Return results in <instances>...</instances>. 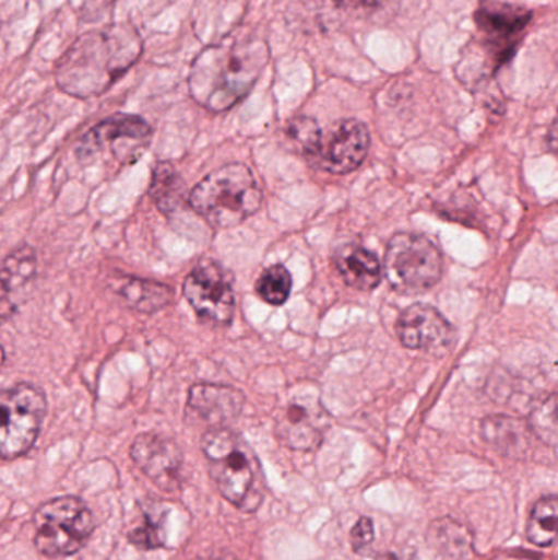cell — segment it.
Here are the masks:
<instances>
[{
    "mask_svg": "<svg viewBox=\"0 0 558 560\" xmlns=\"http://www.w3.org/2000/svg\"><path fill=\"white\" fill-rule=\"evenodd\" d=\"M245 405V395L228 385L197 384L190 388L187 418L213 428H226Z\"/></svg>",
    "mask_w": 558,
    "mask_h": 560,
    "instance_id": "15",
    "label": "cell"
},
{
    "mask_svg": "<svg viewBox=\"0 0 558 560\" xmlns=\"http://www.w3.org/2000/svg\"><path fill=\"white\" fill-rule=\"evenodd\" d=\"M531 16L530 10L503 0H484L478 5L475 22L495 65L500 66L513 55Z\"/></svg>",
    "mask_w": 558,
    "mask_h": 560,
    "instance_id": "11",
    "label": "cell"
},
{
    "mask_svg": "<svg viewBox=\"0 0 558 560\" xmlns=\"http://www.w3.org/2000/svg\"><path fill=\"white\" fill-rule=\"evenodd\" d=\"M150 197L164 215H170L182 209L186 203V183L173 164H156L153 180H151Z\"/></svg>",
    "mask_w": 558,
    "mask_h": 560,
    "instance_id": "19",
    "label": "cell"
},
{
    "mask_svg": "<svg viewBox=\"0 0 558 560\" xmlns=\"http://www.w3.org/2000/svg\"><path fill=\"white\" fill-rule=\"evenodd\" d=\"M131 459L159 489L173 492L179 487L182 453L176 441L157 433L140 434L131 444Z\"/></svg>",
    "mask_w": 558,
    "mask_h": 560,
    "instance_id": "12",
    "label": "cell"
},
{
    "mask_svg": "<svg viewBox=\"0 0 558 560\" xmlns=\"http://www.w3.org/2000/svg\"><path fill=\"white\" fill-rule=\"evenodd\" d=\"M330 427V415L321 404L320 390L313 384L288 388L275 417L278 440L295 451H313L323 443Z\"/></svg>",
    "mask_w": 558,
    "mask_h": 560,
    "instance_id": "8",
    "label": "cell"
},
{
    "mask_svg": "<svg viewBox=\"0 0 558 560\" xmlns=\"http://www.w3.org/2000/svg\"><path fill=\"white\" fill-rule=\"evenodd\" d=\"M3 361H5V352H3V348L0 346V365L3 364Z\"/></svg>",
    "mask_w": 558,
    "mask_h": 560,
    "instance_id": "29",
    "label": "cell"
},
{
    "mask_svg": "<svg viewBox=\"0 0 558 560\" xmlns=\"http://www.w3.org/2000/svg\"><path fill=\"white\" fill-rule=\"evenodd\" d=\"M530 428L510 417H490L482 423L485 440L500 453L520 459L530 451Z\"/></svg>",
    "mask_w": 558,
    "mask_h": 560,
    "instance_id": "18",
    "label": "cell"
},
{
    "mask_svg": "<svg viewBox=\"0 0 558 560\" xmlns=\"http://www.w3.org/2000/svg\"><path fill=\"white\" fill-rule=\"evenodd\" d=\"M370 148V133L359 120H343L331 131L327 148L318 158L331 174H349L363 166Z\"/></svg>",
    "mask_w": 558,
    "mask_h": 560,
    "instance_id": "14",
    "label": "cell"
},
{
    "mask_svg": "<svg viewBox=\"0 0 558 560\" xmlns=\"http://www.w3.org/2000/svg\"><path fill=\"white\" fill-rule=\"evenodd\" d=\"M183 295L203 322L215 326L231 323L235 315L233 278L213 259H203L187 276Z\"/></svg>",
    "mask_w": 558,
    "mask_h": 560,
    "instance_id": "10",
    "label": "cell"
},
{
    "mask_svg": "<svg viewBox=\"0 0 558 560\" xmlns=\"http://www.w3.org/2000/svg\"><path fill=\"white\" fill-rule=\"evenodd\" d=\"M372 541V520L360 518L357 525L354 526L353 533H351V545H353L354 551H363V549H366Z\"/></svg>",
    "mask_w": 558,
    "mask_h": 560,
    "instance_id": "28",
    "label": "cell"
},
{
    "mask_svg": "<svg viewBox=\"0 0 558 560\" xmlns=\"http://www.w3.org/2000/svg\"><path fill=\"white\" fill-rule=\"evenodd\" d=\"M36 271V256L29 246L15 249L0 266V300H10L9 293L22 289Z\"/></svg>",
    "mask_w": 558,
    "mask_h": 560,
    "instance_id": "20",
    "label": "cell"
},
{
    "mask_svg": "<svg viewBox=\"0 0 558 560\" xmlns=\"http://www.w3.org/2000/svg\"><path fill=\"white\" fill-rule=\"evenodd\" d=\"M385 275L396 292L405 295L428 292L441 280V252L426 236L399 233L387 245Z\"/></svg>",
    "mask_w": 558,
    "mask_h": 560,
    "instance_id": "6",
    "label": "cell"
},
{
    "mask_svg": "<svg viewBox=\"0 0 558 560\" xmlns=\"http://www.w3.org/2000/svg\"><path fill=\"white\" fill-rule=\"evenodd\" d=\"M262 192L254 174L241 163L226 164L203 177L189 206L213 229H235L261 209Z\"/></svg>",
    "mask_w": 558,
    "mask_h": 560,
    "instance_id": "4",
    "label": "cell"
},
{
    "mask_svg": "<svg viewBox=\"0 0 558 560\" xmlns=\"http://www.w3.org/2000/svg\"><path fill=\"white\" fill-rule=\"evenodd\" d=\"M287 137L295 150L308 158H318L323 148V133H321L317 120L304 117V115L290 120L287 127Z\"/></svg>",
    "mask_w": 558,
    "mask_h": 560,
    "instance_id": "23",
    "label": "cell"
},
{
    "mask_svg": "<svg viewBox=\"0 0 558 560\" xmlns=\"http://www.w3.org/2000/svg\"><path fill=\"white\" fill-rule=\"evenodd\" d=\"M333 261L344 282L360 292H370L382 282L383 269L379 259L357 243H346L337 248Z\"/></svg>",
    "mask_w": 558,
    "mask_h": 560,
    "instance_id": "16",
    "label": "cell"
},
{
    "mask_svg": "<svg viewBox=\"0 0 558 560\" xmlns=\"http://www.w3.org/2000/svg\"><path fill=\"white\" fill-rule=\"evenodd\" d=\"M271 58L268 43L256 36H228L203 49L192 62L189 91L213 114L229 110L249 94Z\"/></svg>",
    "mask_w": 558,
    "mask_h": 560,
    "instance_id": "2",
    "label": "cell"
},
{
    "mask_svg": "<svg viewBox=\"0 0 558 560\" xmlns=\"http://www.w3.org/2000/svg\"><path fill=\"white\" fill-rule=\"evenodd\" d=\"M557 512L558 502L557 497L554 495L544 497L534 505L530 525H527V539L533 545L543 546V548L553 545L556 539Z\"/></svg>",
    "mask_w": 558,
    "mask_h": 560,
    "instance_id": "22",
    "label": "cell"
},
{
    "mask_svg": "<svg viewBox=\"0 0 558 560\" xmlns=\"http://www.w3.org/2000/svg\"><path fill=\"white\" fill-rule=\"evenodd\" d=\"M151 133L150 124L140 115H111L81 138L75 156L81 163H92L95 156L108 150L118 161H134L143 153Z\"/></svg>",
    "mask_w": 558,
    "mask_h": 560,
    "instance_id": "9",
    "label": "cell"
},
{
    "mask_svg": "<svg viewBox=\"0 0 558 560\" xmlns=\"http://www.w3.org/2000/svg\"><path fill=\"white\" fill-rule=\"evenodd\" d=\"M108 287L121 302L136 312L154 313L173 302L174 292L166 283L154 280L117 276L108 279Z\"/></svg>",
    "mask_w": 558,
    "mask_h": 560,
    "instance_id": "17",
    "label": "cell"
},
{
    "mask_svg": "<svg viewBox=\"0 0 558 560\" xmlns=\"http://www.w3.org/2000/svg\"><path fill=\"white\" fill-rule=\"evenodd\" d=\"M130 541L136 548L153 551V549L164 546L163 525L157 520L144 516L143 523L130 533Z\"/></svg>",
    "mask_w": 558,
    "mask_h": 560,
    "instance_id": "27",
    "label": "cell"
},
{
    "mask_svg": "<svg viewBox=\"0 0 558 560\" xmlns=\"http://www.w3.org/2000/svg\"><path fill=\"white\" fill-rule=\"evenodd\" d=\"M333 2L344 12L370 22L383 23L396 15L402 0H333Z\"/></svg>",
    "mask_w": 558,
    "mask_h": 560,
    "instance_id": "25",
    "label": "cell"
},
{
    "mask_svg": "<svg viewBox=\"0 0 558 560\" xmlns=\"http://www.w3.org/2000/svg\"><path fill=\"white\" fill-rule=\"evenodd\" d=\"M143 48L140 32L130 23L85 32L56 62V84L71 97H98L136 65Z\"/></svg>",
    "mask_w": 558,
    "mask_h": 560,
    "instance_id": "1",
    "label": "cell"
},
{
    "mask_svg": "<svg viewBox=\"0 0 558 560\" xmlns=\"http://www.w3.org/2000/svg\"><path fill=\"white\" fill-rule=\"evenodd\" d=\"M35 545L49 558L75 555L94 532V516L78 497H59L35 513Z\"/></svg>",
    "mask_w": 558,
    "mask_h": 560,
    "instance_id": "5",
    "label": "cell"
},
{
    "mask_svg": "<svg viewBox=\"0 0 558 560\" xmlns=\"http://www.w3.org/2000/svg\"><path fill=\"white\" fill-rule=\"evenodd\" d=\"M46 397L32 384L0 392V459H16L32 450L45 420Z\"/></svg>",
    "mask_w": 558,
    "mask_h": 560,
    "instance_id": "7",
    "label": "cell"
},
{
    "mask_svg": "<svg viewBox=\"0 0 558 560\" xmlns=\"http://www.w3.org/2000/svg\"><path fill=\"white\" fill-rule=\"evenodd\" d=\"M428 536L435 548L449 559L458 560L471 549V535L467 529L452 520L436 522Z\"/></svg>",
    "mask_w": 558,
    "mask_h": 560,
    "instance_id": "21",
    "label": "cell"
},
{
    "mask_svg": "<svg viewBox=\"0 0 558 560\" xmlns=\"http://www.w3.org/2000/svg\"><path fill=\"white\" fill-rule=\"evenodd\" d=\"M202 450L219 493L242 512L258 510L264 500V477L249 444L228 428H213L203 434Z\"/></svg>",
    "mask_w": 558,
    "mask_h": 560,
    "instance_id": "3",
    "label": "cell"
},
{
    "mask_svg": "<svg viewBox=\"0 0 558 560\" xmlns=\"http://www.w3.org/2000/svg\"><path fill=\"white\" fill-rule=\"evenodd\" d=\"M396 332L405 348L425 352H441L454 339V329L448 319L426 303H415L403 310L396 322Z\"/></svg>",
    "mask_w": 558,
    "mask_h": 560,
    "instance_id": "13",
    "label": "cell"
},
{
    "mask_svg": "<svg viewBox=\"0 0 558 560\" xmlns=\"http://www.w3.org/2000/svg\"><path fill=\"white\" fill-rule=\"evenodd\" d=\"M256 292L271 305H284L292 292V276L284 266L265 269L256 283Z\"/></svg>",
    "mask_w": 558,
    "mask_h": 560,
    "instance_id": "24",
    "label": "cell"
},
{
    "mask_svg": "<svg viewBox=\"0 0 558 560\" xmlns=\"http://www.w3.org/2000/svg\"><path fill=\"white\" fill-rule=\"evenodd\" d=\"M556 405V395H550L531 415V431L553 446L557 440Z\"/></svg>",
    "mask_w": 558,
    "mask_h": 560,
    "instance_id": "26",
    "label": "cell"
}]
</instances>
